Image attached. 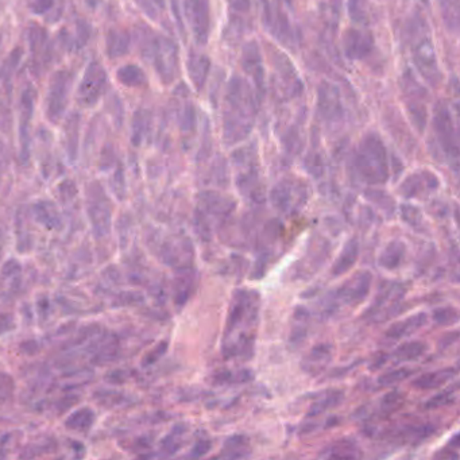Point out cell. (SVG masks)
Masks as SVG:
<instances>
[{"instance_id": "6da1fadb", "label": "cell", "mask_w": 460, "mask_h": 460, "mask_svg": "<svg viewBox=\"0 0 460 460\" xmlns=\"http://www.w3.org/2000/svg\"><path fill=\"white\" fill-rule=\"evenodd\" d=\"M258 309H259L258 293L252 291H238L235 293L232 297L224 337H229L243 327L247 331L252 328L258 317Z\"/></svg>"}, {"instance_id": "7a4b0ae2", "label": "cell", "mask_w": 460, "mask_h": 460, "mask_svg": "<svg viewBox=\"0 0 460 460\" xmlns=\"http://www.w3.org/2000/svg\"><path fill=\"white\" fill-rule=\"evenodd\" d=\"M373 284V275L370 272L356 273L353 278L344 282L337 291V298L350 307H356L366 300Z\"/></svg>"}, {"instance_id": "3957f363", "label": "cell", "mask_w": 460, "mask_h": 460, "mask_svg": "<svg viewBox=\"0 0 460 460\" xmlns=\"http://www.w3.org/2000/svg\"><path fill=\"white\" fill-rule=\"evenodd\" d=\"M406 288L401 284H388L386 286L381 288V291L376 294V300L373 305L369 308L366 316L374 317L376 314H381L382 311H388L389 304H396L405 296Z\"/></svg>"}, {"instance_id": "277c9868", "label": "cell", "mask_w": 460, "mask_h": 460, "mask_svg": "<svg viewBox=\"0 0 460 460\" xmlns=\"http://www.w3.org/2000/svg\"><path fill=\"white\" fill-rule=\"evenodd\" d=\"M428 323V316L424 312L409 316L405 320L401 321H396L393 323L388 331H386V337L389 339H402L405 336L413 335L417 332L418 330H421L422 327H425V324Z\"/></svg>"}, {"instance_id": "5b68a950", "label": "cell", "mask_w": 460, "mask_h": 460, "mask_svg": "<svg viewBox=\"0 0 460 460\" xmlns=\"http://www.w3.org/2000/svg\"><path fill=\"white\" fill-rule=\"evenodd\" d=\"M457 374H458L457 367H444V369H440V370L421 374L412 382V386H415L416 389H420V390L438 389L440 386L448 383Z\"/></svg>"}, {"instance_id": "8992f818", "label": "cell", "mask_w": 460, "mask_h": 460, "mask_svg": "<svg viewBox=\"0 0 460 460\" xmlns=\"http://www.w3.org/2000/svg\"><path fill=\"white\" fill-rule=\"evenodd\" d=\"M358 258H359V242L358 239L353 238L344 245L343 250L340 251L339 256L336 258L331 269L332 277H340L350 272L355 265Z\"/></svg>"}, {"instance_id": "52a82bcc", "label": "cell", "mask_w": 460, "mask_h": 460, "mask_svg": "<svg viewBox=\"0 0 460 460\" xmlns=\"http://www.w3.org/2000/svg\"><path fill=\"white\" fill-rule=\"evenodd\" d=\"M332 359V348L330 344H317L311 350L302 362V367L307 373H321Z\"/></svg>"}, {"instance_id": "ba28073f", "label": "cell", "mask_w": 460, "mask_h": 460, "mask_svg": "<svg viewBox=\"0 0 460 460\" xmlns=\"http://www.w3.org/2000/svg\"><path fill=\"white\" fill-rule=\"evenodd\" d=\"M320 457L327 459H355L360 457V452L355 440L344 438L335 441L327 448H324Z\"/></svg>"}, {"instance_id": "9c48e42d", "label": "cell", "mask_w": 460, "mask_h": 460, "mask_svg": "<svg viewBox=\"0 0 460 460\" xmlns=\"http://www.w3.org/2000/svg\"><path fill=\"white\" fill-rule=\"evenodd\" d=\"M96 66V65H95ZM105 75L102 68H91L89 72H86L85 80L82 85V98L86 103H92L96 100V98L100 95L103 85H105Z\"/></svg>"}, {"instance_id": "30bf717a", "label": "cell", "mask_w": 460, "mask_h": 460, "mask_svg": "<svg viewBox=\"0 0 460 460\" xmlns=\"http://www.w3.org/2000/svg\"><path fill=\"white\" fill-rule=\"evenodd\" d=\"M405 252H406L405 243L401 240H393L388 243L386 247L381 252L379 265L386 270H396L401 266L405 258Z\"/></svg>"}, {"instance_id": "8fae6325", "label": "cell", "mask_w": 460, "mask_h": 460, "mask_svg": "<svg viewBox=\"0 0 460 460\" xmlns=\"http://www.w3.org/2000/svg\"><path fill=\"white\" fill-rule=\"evenodd\" d=\"M428 350V344L421 340H412L399 344L396 351L393 353V358L398 363L405 362H416L421 356L424 355Z\"/></svg>"}, {"instance_id": "7c38bea8", "label": "cell", "mask_w": 460, "mask_h": 460, "mask_svg": "<svg viewBox=\"0 0 460 460\" xmlns=\"http://www.w3.org/2000/svg\"><path fill=\"white\" fill-rule=\"evenodd\" d=\"M250 445H249V440L245 436L236 435V436H231L230 439L226 440L222 455L224 458H230V459H236V458H246L250 455Z\"/></svg>"}, {"instance_id": "4fadbf2b", "label": "cell", "mask_w": 460, "mask_h": 460, "mask_svg": "<svg viewBox=\"0 0 460 460\" xmlns=\"http://www.w3.org/2000/svg\"><path fill=\"white\" fill-rule=\"evenodd\" d=\"M342 401H343V392H340V390L328 392L325 397L319 398L316 402L312 404V406L308 412V416L314 417L317 415H321L332 408H336Z\"/></svg>"}, {"instance_id": "5bb4252c", "label": "cell", "mask_w": 460, "mask_h": 460, "mask_svg": "<svg viewBox=\"0 0 460 460\" xmlns=\"http://www.w3.org/2000/svg\"><path fill=\"white\" fill-rule=\"evenodd\" d=\"M405 401V397L401 392H390L388 393L385 397L381 399L379 402V412L382 416H390L393 415L397 409L401 408V405L404 404Z\"/></svg>"}, {"instance_id": "9a60e30c", "label": "cell", "mask_w": 460, "mask_h": 460, "mask_svg": "<svg viewBox=\"0 0 460 460\" xmlns=\"http://www.w3.org/2000/svg\"><path fill=\"white\" fill-rule=\"evenodd\" d=\"M457 392H458V383L448 388V389H445V390H441L439 394L429 398L425 402V408L427 409H438L440 406L454 404L457 401Z\"/></svg>"}, {"instance_id": "2e32d148", "label": "cell", "mask_w": 460, "mask_h": 460, "mask_svg": "<svg viewBox=\"0 0 460 460\" xmlns=\"http://www.w3.org/2000/svg\"><path fill=\"white\" fill-rule=\"evenodd\" d=\"M416 370L415 369H411V367H398L396 370H392L383 376H379L378 378V383L381 386H392V385H396V383H399L402 381H405L406 378L415 374Z\"/></svg>"}, {"instance_id": "e0dca14e", "label": "cell", "mask_w": 460, "mask_h": 460, "mask_svg": "<svg viewBox=\"0 0 460 460\" xmlns=\"http://www.w3.org/2000/svg\"><path fill=\"white\" fill-rule=\"evenodd\" d=\"M432 319L438 325L447 327V325H452V324L458 323L459 314L454 307H444V308L435 309L432 314Z\"/></svg>"}, {"instance_id": "ac0fdd59", "label": "cell", "mask_w": 460, "mask_h": 460, "mask_svg": "<svg viewBox=\"0 0 460 460\" xmlns=\"http://www.w3.org/2000/svg\"><path fill=\"white\" fill-rule=\"evenodd\" d=\"M401 216L402 219L415 230H421V227L424 226V220H422V215L420 212V209L412 206H402L401 207Z\"/></svg>"}, {"instance_id": "d6986e66", "label": "cell", "mask_w": 460, "mask_h": 460, "mask_svg": "<svg viewBox=\"0 0 460 460\" xmlns=\"http://www.w3.org/2000/svg\"><path fill=\"white\" fill-rule=\"evenodd\" d=\"M222 197H217V196H208L207 200H206V208L207 210H209L210 213L213 215H217V216H224V215H229L231 213L233 209H235V203H229V204H223L222 206Z\"/></svg>"}, {"instance_id": "ffe728a7", "label": "cell", "mask_w": 460, "mask_h": 460, "mask_svg": "<svg viewBox=\"0 0 460 460\" xmlns=\"http://www.w3.org/2000/svg\"><path fill=\"white\" fill-rule=\"evenodd\" d=\"M53 0H30V7L37 13L41 14L42 11H46L52 6Z\"/></svg>"}, {"instance_id": "44dd1931", "label": "cell", "mask_w": 460, "mask_h": 460, "mask_svg": "<svg viewBox=\"0 0 460 460\" xmlns=\"http://www.w3.org/2000/svg\"><path fill=\"white\" fill-rule=\"evenodd\" d=\"M210 447H212V443L208 441V440L207 441H199L196 444V447L193 448V457H203V455H206L209 450H210Z\"/></svg>"}]
</instances>
